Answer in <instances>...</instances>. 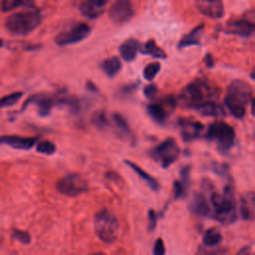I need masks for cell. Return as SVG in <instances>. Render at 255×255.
Returning <instances> with one entry per match:
<instances>
[{"label": "cell", "mask_w": 255, "mask_h": 255, "mask_svg": "<svg viewBox=\"0 0 255 255\" xmlns=\"http://www.w3.org/2000/svg\"><path fill=\"white\" fill-rule=\"evenodd\" d=\"M42 19L41 11L31 6L9 15L5 19L4 26L12 35L26 36L41 24Z\"/></svg>", "instance_id": "6da1fadb"}, {"label": "cell", "mask_w": 255, "mask_h": 255, "mask_svg": "<svg viewBox=\"0 0 255 255\" xmlns=\"http://www.w3.org/2000/svg\"><path fill=\"white\" fill-rule=\"evenodd\" d=\"M251 95L252 90L247 83L235 80L230 84L225 97V104L235 118L241 119L244 117L246 105L250 101Z\"/></svg>", "instance_id": "7a4b0ae2"}, {"label": "cell", "mask_w": 255, "mask_h": 255, "mask_svg": "<svg viewBox=\"0 0 255 255\" xmlns=\"http://www.w3.org/2000/svg\"><path fill=\"white\" fill-rule=\"evenodd\" d=\"M94 229L97 236L103 242L112 243L118 237L120 224L115 214L109 209L104 208L95 214Z\"/></svg>", "instance_id": "3957f363"}, {"label": "cell", "mask_w": 255, "mask_h": 255, "mask_svg": "<svg viewBox=\"0 0 255 255\" xmlns=\"http://www.w3.org/2000/svg\"><path fill=\"white\" fill-rule=\"evenodd\" d=\"M210 201L214 208V218L216 220L228 224L236 219L235 203L230 188H225L223 193H212Z\"/></svg>", "instance_id": "277c9868"}, {"label": "cell", "mask_w": 255, "mask_h": 255, "mask_svg": "<svg viewBox=\"0 0 255 255\" xmlns=\"http://www.w3.org/2000/svg\"><path fill=\"white\" fill-rule=\"evenodd\" d=\"M215 90L213 88L208 87L205 83L202 82H195L188 86H186L181 94H180V100L182 103L189 107H194L195 109L209 101L211 98L214 97Z\"/></svg>", "instance_id": "5b68a950"}, {"label": "cell", "mask_w": 255, "mask_h": 255, "mask_svg": "<svg viewBox=\"0 0 255 255\" xmlns=\"http://www.w3.org/2000/svg\"><path fill=\"white\" fill-rule=\"evenodd\" d=\"M57 190L66 196L76 197L88 190V181L79 173H68L56 182Z\"/></svg>", "instance_id": "8992f818"}, {"label": "cell", "mask_w": 255, "mask_h": 255, "mask_svg": "<svg viewBox=\"0 0 255 255\" xmlns=\"http://www.w3.org/2000/svg\"><path fill=\"white\" fill-rule=\"evenodd\" d=\"M206 136L209 139L215 140L218 148L221 151H227L233 144L235 132L233 128L229 125L222 122H218L212 124L208 128Z\"/></svg>", "instance_id": "52a82bcc"}, {"label": "cell", "mask_w": 255, "mask_h": 255, "mask_svg": "<svg viewBox=\"0 0 255 255\" xmlns=\"http://www.w3.org/2000/svg\"><path fill=\"white\" fill-rule=\"evenodd\" d=\"M149 154L163 168H166L177 159L179 148L173 138H166L153 147Z\"/></svg>", "instance_id": "ba28073f"}, {"label": "cell", "mask_w": 255, "mask_h": 255, "mask_svg": "<svg viewBox=\"0 0 255 255\" xmlns=\"http://www.w3.org/2000/svg\"><path fill=\"white\" fill-rule=\"evenodd\" d=\"M92 32L90 25L84 22H78L70 28L58 33L55 37V43L58 46H69L85 40Z\"/></svg>", "instance_id": "9c48e42d"}, {"label": "cell", "mask_w": 255, "mask_h": 255, "mask_svg": "<svg viewBox=\"0 0 255 255\" xmlns=\"http://www.w3.org/2000/svg\"><path fill=\"white\" fill-rule=\"evenodd\" d=\"M134 14V8L128 0H119L109 9V17L115 24L121 25L128 22Z\"/></svg>", "instance_id": "30bf717a"}, {"label": "cell", "mask_w": 255, "mask_h": 255, "mask_svg": "<svg viewBox=\"0 0 255 255\" xmlns=\"http://www.w3.org/2000/svg\"><path fill=\"white\" fill-rule=\"evenodd\" d=\"M31 104H35L37 106L38 115L44 118L50 115L52 108L56 105V100L55 98L46 95H32L25 101L22 107V111L25 110V108Z\"/></svg>", "instance_id": "8fae6325"}, {"label": "cell", "mask_w": 255, "mask_h": 255, "mask_svg": "<svg viewBox=\"0 0 255 255\" xmlns=\"http://www.w3.org/2000/svg\"><path fill=\"white\" fill-rule=\"evenodd\" d=\"M38 141L37 136H20V135H0V144L8 145L14 149L28 150L31 149Z\"/></svg>", "instance_id": "7c38bea8"}, {"label": "cell", "mask_w": 255, "mask_h": 255, "mask_svg": "<svg viewBox=\"0 0 255 255\" xmlns=\"http://www.w3.org/2000/svg\"><path fill=\"white\" fill-rule=\"evenodd\" d=\"M108 4L106 0H88L83 1L79 5V10L83 16L88 19H97L105 11V6Z\"/></svg>", "instance_id": "4fadbf2b"}, {"label": "cell", "mask_w": 255, "mask_h": 255, "mask_svg": "<svg viewBox=\"0 0 255 255\" xmlns=\"http://www.w3.org/2000/svg\"><path fill=\"white\" fill-rule=\"evenodd\" d=\"M196 7L199 12L210 18H220L224 13L223 4L218 0H199Z\"/></svg>", "instance_id": "5bb4252c"}, {"label": "cell", "mask_w": 255, "mask_h": 255, "mask_svg": "<svg viewBox=\"0 0 255 255\" xmlns=\"http://www.w3.org/2000/svg\"><path fill=\"white\" fill-rule=\"evenodd\" d=\"M255 29V23L250 19H239L228 22L226 25V31L231 34L239 36H249Z\"/></svg>", "instance_id": "9a60e30c"}, {"label": "cell", "mask_w": 255, "mask_h": 255, "mask_svg": "<svg viewBox=\"0 0 255 255\" xmlns=\"http://www.w3.org/2000/svg\"><path fill=\"white\" fill-rule=\"evenodd\" d=\"M240 215L244 220L255 219V192H246L240 200Z\"/></svg>", "instance_id": "2e32d148"}, {"label": "cell", "mask_w": 255, "mask_h": 255, "mask_svg": "<svg viewBox=\"0 0 255 255\" xmlns=\"http://www.w3.org/2000/svg\"><path fill=\"white\" fill-rule=\"evenodd\" d=\"M189 209L192 213L199 216H206L210 211L207 199L201 193L193 194L189 201Z\"/></svg>", "instance_id": "e0dca14e"}, {"label": "cell", "mask_w": 255, "mask_h": 255, "mask_svg": "<svg viewBox=\"0 0 255 255\" xmlns=\"http://www.w3.org/2000/svg\"><path fill=\"white\" fill-rule=\"evenodd\" d=\"M139 43L135 39H128L121 44L119 51L121 57L126 62H131L135 59L137 52L139 51Z\"/></svg>", "instance_id": "ac0fdd59"}, {"label": "cell", "mask_w": 255, "mask_h": 255, "mask_svg": "<svg viewBox=\"0 0 255 255\" xmlns=\"http://www.w3.org/2000/svg\"><path fill=\"white\" fill-rule=\"evenodd\" d=\"M180 127L181 134L184 140H191L198 137L203 129V126L200 123L193 121H183Z\"/></svg>", "instance_id": "d6986e66"}, {"label": "cell", "mask_w": 255, "mask_h": 255, "mask_svg": "<svg viewBox=\"0 0 255 255\" xmlns=\"http://www.w3.org/2000/svg\"><path fill=\"white\" fill-rule=\"evenodd\" d=\"M125 163H126L127 165H128L142 180H144L145 183H146L152 190H154V191L158 190V188H159V183L157 182V180H156L154 177H152L150 174H148L146 171H144L140 166H138L137 164H135L134 162H132V161H130V160L126 159V160H125Z\"/></svg>", "instance_id": "ffe728a7"}, {"label": "cell", "mask_w": 255, "mask_h": 255, "mask_svg": "<svg viewBox=\"0 0 255 255\" xmlns=\"http://www.w3.org/2000/svg\"><path fill=\"white\" fill-rule=\"evenodd\" d=\"M101 68L109 78H114L122 69V63L116 56L108 58L101 63Z\"/></svg>", "instance_id": "44dd1931"}, {"label": "cell", "mask_w": 255, "mask_h": 255, "mask_svg": "<svg viewBox=\"0 0 255 255\" xmlns=\"http://www.w3.org/2000/svg\"><path fill=\"white\" fill-rule=\"evenodd\" d=\"M139 52L144 55H150L154 58H166V53L161 48H159L153 40H148L144 44L140 45Z\"/></svg>", "instance_id": "7402d4cb"}, {"label": "cell", "mask_w": 255, "mask_h": 255, "mask_svg": "<svg viewBox=\"0 0 255 255\" xmlns=\"http://www.w3.org/2000/svg\"><path fill=\"white\" fill-rule=\"evenodd\" d=\"M202 29H203L202 25L197 26L196 28H194L192 31H190L189 34L182 37L178 46L180 48H183V47L190 46V45H198L199 44V37H200V34L202 32Z\"/></svg>", "instance_id": "603a6c76"}, {"label": "cell", "mask_w": 255, "mask_h": 255, "mask_svg": "<svg viewBox=\"0 0 255 255\" xmlns=\"http://www.w3.org/2000/svg\"><path fill=\"white\" fill-rule=\"evenodd\" d=\"M202 240H203V243H204L205 246L214 247V246L218 245L221 242L222 235H221V233L218 229L209 228L208 230L205 231Z\"/></svg>", "instance_id": "cb8c5ba5"}, {"label": "cell", "mask_w": 255, "mask_h": 255, "mask_svg": "<svg viewBox=\"0 0 255 255\" xmlns=\"http://www.w3.org/2000/svg\"><path fill=\"white\" fill-rule=\"evenodd\" d=\"M198 113L204 116H212V117H217L219 115L223 114V110L221 109L220 106L217 104H214L213 102H207L204 103L196 108Z\"/></svg>", "instance_id": "d4e9b609"}, {"label": "cell", "mask_w": 255, "mask_h": 255, "mask_svg": "<svg viewBox=\"0 0 255 255\" xmlns=\"http://www.w3.org/2000/svg\"><path fill=\"white\" fill-rule=\"evenodd\" d=\"M147 113L150 116V118L157 122V123H163L167 117L166 111L164 108L159 104H150L147 106Z\"/></svg>", "instance_id": "484cf974"}, {"label": "cell", "mask_w": 255, "mask_h": 255, "mask_svg": "<svg viewBox=\"0 0 255 255\" xmlns=\"http://www.w3.org/2000/svg\"><path fill=\"white\" fill-rule=\"evenodd\" d=\"M55 100H56V105L68 107L74 113H77L80 110L81 103L75 97H72V96H61V97L55 98Z\"/></svg>", "instance_id": "4316f807"}, {"label": "cell", "mask_w": 255, "mask_h": 255, "mask_svg": "<svg viewBox=\"0 0 255 255\" xmlns=\"http://www.w3.org/2000/svg\"><path fill=\"white\" fill-rule=\"evenodd\" d=\"M112 118H113V121H114L118 130L120 131V133L123 134L124 136H130L131 130H130V128H129L127 120L124 118V116H122L119 113H115V114H113Z\"/></svg>", "instance_id": "83f0119b"}, {"label": "cell", "mask_w": 255, "mask_h": 255, "mask_svg": "<svg viewBox=\"0 0 255 255\" xmlns=\"http://www.w3.org/2000/svg\"><path fill=\"white\" fill-rule=\"evenodd\" d=\"M19 6H33L32 2H26L22 0H2L0 2V10L2 12H10Z\"/></svg>", "instance_id": "f1b7e54d"}, {"label": "cell", "mask_w": 255, "mask_h": 255, "mask_svg": "<svg viewBox=\"0 0 255 255\" xmlns=\"http://www.w3.org/2000/svg\"><path fill=\"white\" fill-rule=\"evenodd\" d=\"M23 96V92H14L0 98V109L14 106Z\"/></svg>", "instance_id": "f546056e"}, {"label": "cell", "mask_w": 255, "mask_h": 255, "mask_svg": "<svg viewBox=\"0 0 255 255\" xmlns=\"http://www.w3.org/2000/svg\"><path fill=\"white\" fill-rule=\"evenodd\" d=\"M160 70V64L157 62H153V63H149L148 65H146L143 69V78L147 81H151L155 78V76L158 74Z\"/></svg>", "instance_id": "4dcf8cb0"}, {"label": "cell", "mask_w": 255, "mask_h": 255, "mask_svg": "<svg viewBox=\"0 0 255 255\" xmlns=\"http://www.w3.org/2000/svg\"><path fill=\"white\" fill-rule=\"evenodd\" d=\"M36 151L46 155H51L56 151V145L50 140H42L36 145Z\"/></svg>", "instance_id": "1f68e13d"}, {"label": "cell", "mask_w": 255, "mask_h": 255, "mask_svg": "<svg viewBox=\"0 0 255 255\" xmlns=\"http://www.w3.org/2000/svg\"><path fill=\"white\" fill-rule=\"evenodd\" d=\"M92 123L98 128H105L109 127V125H110L108 118L106 116V113L103 111H98L93 115Z\"/></svg>", "instance_id": "d6a6232c"}, {"label": "cell", "mask_w": 255, "mask_h": 255, "mask_svg": "<svg viewBox=\"0 0 255 255\" xmlns=\"http://www.w3.org/2000/svg\"><path fill=\"white\" fill-rule=\"evenodd\" d=\"M12 236L15 239L19 240L20 242H22L24 244H28L30 242V240H31V236H30L29 232L23 231V230H20V229H14Z\"/></svg>", "instance_id": "836d02e7"}, {"label": "cell", "mask_w": 255, "mask_h": 255, "mask_svg": "<svg viewBox=\"0 0 255 255\" xmlns=\"http://www.w3.org/2000/svg\"><path fill=\"white\" fill-rule=\"evenodd\" d=\"M195 255H221V250L204 245L198 248Z\"/></svg>", "instance_id": "e575fe53"}, {"label": "cell", "mask_w": 255, "mask_h": 255, "mask_svg": "<svg viewBox=\"0 0 255 255\" xmlns=\"http://www.w3.org/2000/svg\"><path fill=\"white\" fill-rule=\"evenodd\" d=\"M164 253H165L164 243H163L162 239L158 238V239H156V241L154 242V245H153V254L154 255H164Z\"/></svg>", "instance_id": "d590c367"}, {"label": "cell", "mask_w": 255, "mask_h": 255, "mask_svg": "<svg viewBox=\"0 0 255 255\" xmlns=\"http://www.w3.org/2000/svg\"><path fill=\"white\" fill-rule=\"evenodd\" d=\"M186 186H184L180 181H175L173 184V191H174V196L175 197H180L184 195Z\"/></svg>", "instance_id": "8d00e7d4"}, {"label": "cell", "mask_w": 255, "mask_h": 255, "mask_svg": "<svg viewBox=\"0 0 255 255\" xmlns=\"http://www.w3.org/2000/svg\"><path fill=\"white\" fill-rule=\"evenodd\" d=\"M156 92H157V88H156V86L153 85V84L147 85V86L143 89V94H144V96H145L146 98H148V99H152V98L155 96Z\"/></svg>", "instance_id": "74e56055"}, {"label": "cell", "mask_w": 255, "mask_h": 255, "mask_svg": "<svg viewBox=\"0 0 255 255\" xmlns=\"http://www.w3.org/2000/svg\"><path fill=\"white\" fill-rule=\"evenodd\" d=\"M156 224V214L154 212V210L150 209L148 211V228L151 230L155 227Z\"/></svg>", "instance_id": "f35d334b"}, {"label": "cell", "mask_w": 255, "mask_h": 255, "mask_svg": "<svg viewBox=\"0 0 255 255\" xmlns=\"http://www.w3.org/2000/svg\"><path fill=\"white\" fill-rule=\"evenodd\" d=\"M86 87L87 89L92 92V93H99V88L96 86V84L92 81H87L86 82Z\"/></svg>", "instance_id": "ab89813d"}, {"label": "cell", "mask_w": 255, "mask_h": 255, "mask_svg": "<svg viewBox=\"0 0 255 255\" xmlns=\"http://www.w3.org/2000/svg\"><path fill=\"white\" fill-rule=\"evenodd\" d=\"M235 255H250V248L247 246L243 247Z\"/></svg>", "instance_id": "60d3db41"}, {"label": "cell", "mask_w": 255, "mask_h": 255, "mask_svg": "<svg viewBox=\"0 0 255 255\" xmlns=\"http://www.w3.org/2000/svg\"><path fill=\"white\" fill-rule=\"evenodd\" d=\"M251 114L255 117V98L252 100V103H251Z\"/></svg>", "instance_id": "b9f144b4"}, {"label": "cell", "mask_w": 255, "mask_h": 255, "mask_svg": "<svg viewBox=\"0 0 255 255\" xmlns=\"http://www.w3.org/2000/svg\"><path fill=\"white\" fill-rule=\"evenodd\" d=\"M251 77H252L253 79H255V69L253 70V72H252V74H251Z\"/></svg>", "instance_id": "7bdbcfd3"}, {"label": "cell", "mask_w": 255, "mask_h": 255, "mask_svg": "<svg viewBox=\"0 0 255 255\" xmlns=\"http://www.w3.org/2000/svg\"><path fill=\"white\" fill-rule=\"evenodd\" d=\"M3 46V41L0 39V47H2Z\"/></svg>", "instance_id": "ee69618b"}]
</instances>
